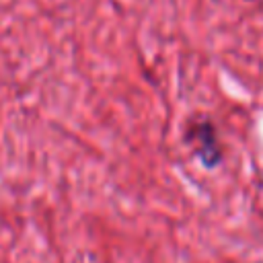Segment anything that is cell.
<instances>
[{
  "label": "cell",
  "mask_w": 263,
  "mask_h": 263,
  "mask_svg": "<svg viewBox=\"0 0 263 263\" xmlns=\"http://www.w3.org/2000/svg\"><path fill=\"white\" fill-rule=\"evenodd\" d=\"M183 140L193 148L197 160L205 168H216L222 162L224 150H222V144L218 138V127L208 115L191 117L185 123Z\"/></svg>",
  "instance_id": "6da1fadb"
}]
</instances>
